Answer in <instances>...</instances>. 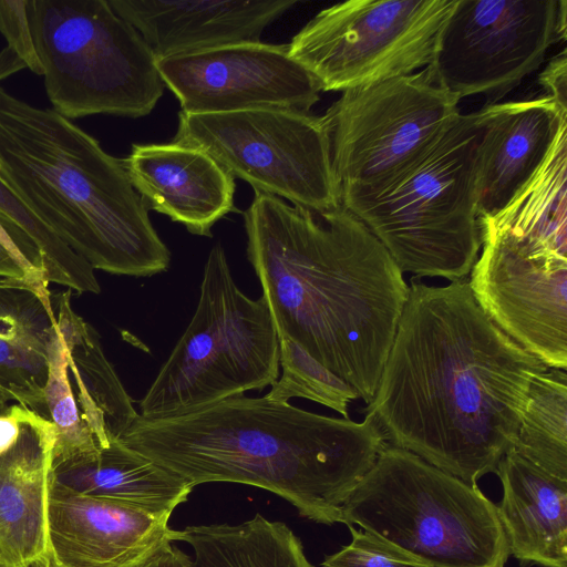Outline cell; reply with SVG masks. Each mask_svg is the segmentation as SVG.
I'll use <instances>...</instances> for the list:
<instances>
[{"label": "cell", "instance_id": "9a60e30c", "mask_svg": "<svg viewBox=\"0 0 567 567\" xmlns=\"http://www.w3.org/2000/svg\"><path fill=\"white\" fill-rule=\"evenodd\" d=\"M167 517L138 506L85 495L49 475V567H141L176 542Z\"/></svg>", "mask_w": 567, "mask_h": 567}, {"label": "cell", "instance_id": "8fae6325", "mask_svg": "<svg viewBox=\"0 0 567 567\" xmlns=\"http://www.w3.org/2000/svg\"><path fill=\"white\" fill-rule=\"evenodd\" d=\"M456 0H350L317 13L288 52L321 92H344L430 65Z\"/></svg>", "mask_w": 567, "mask_h": 567}, {"label": "cell", "instance_id": "2e32d148", "mask_svg": "<svg viewBox=\"0 0 567 567\" xmlns=\"http://www.w3.org/2000/svg\"><path fill=\"white\" fill-rule=\"evenodd\" d=\"M144 39L156 60L230 44L259 42L296 1L109 0Z\"/></svg>", "mask_w": 567, "mask_h": 567}, {"label": "cell", "instance_id": "44dd1931", "mask_svg": "<svg viewBox=\"0 0 567 567\" xmlns=\"http://www.w3.org/2000/svg\"><path fill=\"white\" fill-rule=\"evenodd\" d=\"M503 497L497 513L509 553L522 564L567 567V480L511 449L495 472Z\"/></svg>", "mask_w": 567, "mask_h": 567}, {"label": "cell", "instance_id": "277c9868", "mask_svg": "<svg viewBox=\"0 0 567 567\" xmlns=\"http://www.w3.org/2000/svg\"><path fill=\"white\" fill-rule=\"evenodd\" d=\"M0 179L93 269L150 277L172 254L122 161L53 109L0 86Z\"/></svg>", "mask_w": 567, "mask_h": 567}, {"label": "cell", "instance_id": "f1b7e54d", "mask_svg": "<svg viewBox=\"0 0 567 567\" xmlns=\"http://www.w3.org/2000/svg\"><path fill=\"white\" fill-rule=\"evenodd\" d=\"M28 0H0V32L7 47L0 52V80L25 68L43 75L27 14Z\"/></svg>", "mask_w": 567, "mask_h": 567}, {"label": "cell", "instance_id": "ac0fdd59", "mask_svg": "<svg viewBox=\"0 0 567 567\" xmlns=\"http://www.w3.org/2000/svg\"><path fill=\"white\" fill-rule=\"evenodd\" d=\"M483 133L478 150V215L504 209L546 159L567 109L550 96L491 103L481 109Z\"/></svg>", "mask_w": 567, "mask_h": 567}, {"label": "cell", "instance_id": "4fadbf2b", "mask_svg": "<svg viewBox=\"0 0 567 567\" xmlns=\"http://www.w3.org/2000/svg\"><path fill=\"white\" fill-rule=\"evenodd\" d=\"M468 285L487 317L547 368H567V257L480 226Z\"/></svg>", "mask_w": 567, "mask_h": 567}, {"label": "cell", "instance_id": "836d02e7", "mask_svg": "<svg viewBox=\"0 0 567 567\" xmlns=\"http://www.w3.org/2000/svg\"><path fill=\"white\" fill-rule=\"evenodd\" d=\"M8 403H10L9 401H7L2 395H0V410L6 406Z\"/></svg>", "mask_w": 567, "mask_h": 567}, {"label": "cell", "instance_id": "cb8c5ba5", "mask_svg": "<svg viewBox=\"0 0 567 567\" xmlns=\"http://www.w3.org/2000/svg\"><path fill=\"white\" fill-rule=\"evenodd\" d=\"M478 224L567 257V124L511 203L492 217L478 218Z\"/></svg>", "mask_w": 567, "mask_h": 567}, {"label": "cell", "instance_id": "7c38bea8", "mask_svg": "<svg viewBox=\"0 0 567 567\" xmlns=\"http://www.w3.org/2000/svg\"><path fill=\"white\" fill-rule=\"evenodd\" d=\"M566 27L565 0H456L426 68L460 100L501 97L565 41Z\"/></svg>", "mask_w": 567, "mask_h": 567}, {"label": "cell", "instance_id": "484cf974", "mask_svg": "<svg viewBox=\"0 0 567 567\" xmlns=\"http://www.w3.org/2000/svg\"><path fill=\"white\" fill-rule=\"evenodd\" d=\"M0 229L38 271L76 292L101 291L94 269L42 223L0 179Z\"/></svg>", "mask_w": 567, "mask_h": 567}, {"label": "cell", "instance_id": "ba28073f", "mask_svg": "<svg viewBox=\"0 0 567 567\" xmlns=\"http://www.w3.org/2000/svg\"><path fill=\"white\" fill-rule=\"evenodd\" d=\"M28 21L53 110L66 118L142 117L164 92L142 35L106 0H28Z\"/></svg>", "mask_w": 567, "mask_h": 567}, {"label": "cell", "instance_id": "603a6c76", "mask_svg": "<svg viewBox=\"0 0 567 567\" xmlns=\"http://www.w3.org/2000/svg\"><path fill=\"white\" fill-rule=\"evenodd\" d=\"M49 475L75 492L135 505L167 518L193 491L118 440L92 454L52 461Z\"/></svg>", "mask_w": 567, "mask_h": 567}, {"label": "cell", "instance_id": "e0dca14e", "mask_svg": "<svg viewBox=\"0 0 567 567\" xmlns=\"http://www.w3.org/2000/svg\"><path fill=\"white\" fill-rule=\"evenodd\" d=\"M148 209L197 236L235 209V178L206 153L176 143L133 144L121 159Z\"/></svg>", "mask_w": 567, "mask_h": 567}, {"label": "cell", "instance_id": "d6986e66", "mask_svg": "<svg viewBox=\"0 0 567 567\" xmlns=\"http://www.w3.org/2000/svg\"><path fill=\"white\" fill-rule=\"evenodd\" d=\"M53 423L27 409L16 443L0 455V567L47 560V495Z\"/></svg>", "mask_w": 567, "mask_h": 567}, {"label": "cell", "instance_id": "52a82bcc", "mask_svg": "<svg viewBox=\"0 0 567 567\" xmlns=\"http://www.w3.org/2000/svg\"><path fill=\"white\" fill-rule=\"evenodd\" d=\"M279 378V338L265 297L236 285L223 246L210 249L189 324L140 401L159 419L262 390Z\"/></svg>", "mask_w": 567, "mask_h": 567}, {"label": "cell", "instance_id": "83f0119b", "mask_svg": "<svg viewBox=\"0 0 567 567\" xmlns=\"http://www.w3.org/2000/svg\"><path fill=\"white\" fill-rule=\"evenodd\" d=\"M278 338L282 373L265 396L280 403L302 398L349 417V404L359 399L357 392L295 341L284 336Z\"/></svg>", "mask_w": 567, "mask_h": 567}, {"label": "cell", "instance_id": "d4e9b609", "mask_svg": "<svg viewBox=\"0 0 567 567\" xmlns=\"http://www.w3.org/2000/svg\"><path fill=\"white\" fill-rule=\"evenodd\" d=\"M176 540L193 549L194 567H315L288 525L260 514L236 525L187 526Z\"/></svg>", "mask_w": 567, "mask_h": 567}, {"label": "cell", "instance_id": "5bb4252c", "mask_svg": "<svg viewBox=\"0 0 567 567\" xmlns=\"http://www.w3.org/2000/svg\"><path fill=\"white\" fill-rule=\"evenodd\" d=\"M181 111L216 114L249 110L309 113L320 100L313 76L288 44L245 42L156 60Z\"/></svg>", "mask_w": 567, "mask_h": 567}, {"label": "cell", "instance_id": "30bf717a", "mask_svg": "<svg viewBox=\"0 0 567 567\" xmlns=\"http://www.w3.org/2000/svg\"><path fill=\"white\" fill-rule=\"evenodd\" d=\"M172 142L206 153L257 193L318 213L341 206L322 116L282 110L179 111Z\"/></svg>", "mask_w": 567, "mask_h": 567}, {"label": "cell", "instance_id": "7402d4cb", "mask_svg": "<svg viewBox=\"0 0 567 567\" xmlns=\"http://www.w3.org/2000/svg\"><path fill=\"white\" fill-rule=\"evenodd\" d=\"M64 342L68 377L80 415L102 449L138 417L133 401L106 359L96 330L71 306V290L52 295Z\"/></svg>", "mask_w": 567, "mask_h": 567}, {"label": "cell", "instance_id": "6da1fadb", "mask_svg": "<svg viewBox=\"0 0 567 567\" xmlns=\"http://www.w3.org/2000/svg\"><path fill=\"white\" fill-rule=\"evenodd\" d=\"M547 369L487 317L468 280L412 278L365 411L390 445L476 486L513 449L530 385Z\"/></svg>", "mask_w": 567, "mask_h": 567}, {"label": "cell", "instance_id": "ffe728a7", "mask_svg": "<svg viewBox=\"0 0 567 567\" xmlns=\"http://www.w3.org/2000/svg\"><path fill=\"white\" fill-rule=\"evenodd\" d=\"M49 281L0 277V395L48 419L44 390L58 328Z\"/></svg>", "mask_w": 567, "mask_h": 567}, {"label": "cell", "instance_id": "3957f363", "mask_svg": "<svg viewBox=\"0 0 567 567\" xmlns=\"http://www.w3.org/2000/svg\"><path fill=\"white\" fill-rule=\"evenodd\" d=\"M118 441L193 488L251 485L328 525L343 523L346 501L388 444L370 414L355 422L244 394L184 414L138 415Z\"/></svg>", "mask_w": 567, "mask_h": 567}, {"label": "cell", "instance_id": "9c48e42d", "mask_svg": "<svg viewBox=\"0 0 567 567\" xmlns=\"http://www.w3.org/2000/svg\"><path fill=\"white\" fill-rule=\"evenodd\" d=\"M458 102L427 68L342 92L322 115L341 205L398 179L447 130Z\"/></svg>", "mask_w": 567, "mask_h": 567}, {"label": "cell", "instance_id": "7a4b0ae2", "mask_svg": "<svg viewBox=\"0 0 567 567\" xmlns=\"http://www.w3.org/2000/svg\"><path fill=\"white\" fill-rule=\"evenodd\" d=\"M243 217L278 336L370 404L409 295L388 250L342 206L318 213L255 192Z\"/></svg>", "mask_w": 567, "mask_h": 567}, {"label": "cell", "instance_id": "4dcf8cb0", "mask_svg": "<svg viewBox=\"0 0 567 567\" xmlns=\"http://www.w3.org/2000/svg\"><path fill=\"white\" fill-rule=\"evenodd\" d=\"M539 84L560 107L567 109V58L564 49L539 75Z\"/></svg>", "mask_w": 567, "mask_h": 567}, {"label": "cell", "instance_id": "8992f818", "mask_svg": "<svg viewBox=\"0 0 567 567\" xmlns=\"http://www.w3.org/2000/svg\"><path fill=\"white\" fill-rule=\"evenodd\" d=\"M359 525L431 567H504L509 556L497 506L481 489L386 444L343 505Z\"/></svg>", "mask_w": 567, "mask_h": 567}, {"label": "cell", "instance_id": "1f68e13d", "mask_svg": "<svg viewBox=\"0 0 567 567\" xmlns=\"http://www.w3.org/2000/svg\"><path fill=\"white\" fill-rule=\"evenodd\" d=\"M0 277L40 278L45 277L34 269L19 251L0 235ZM48 280V279H47Z\"/></svg>", "mask_w": 567, "mask_h": 567}, {"label": "cell", "instance_id": "e575fe53", "mask_svg": "<svg viewBox=\"0 0 567 567\" xmlns=\"http://www.w3.org/2000/svg\"><path fill=\"white\" fill-rule=\"evenodd\" d=\"M31 567H49V564H48V561L45 560V561H43V563H40V564L34 565V566H31Z\"/></svg>", "mask_w": 567, "mask_h": 567}, {"label": "cell", "instance_id": "5b68a950", "mask_svg": "<svg viewBox=\"0 0 567 567\" xmlns=\"http://www.w3.org/2000/svg\"><path fill=\"white\" fill-rule=\"evenodd\" d=\"M481 110L458 114L440 138L377 195L341 205L413 278L465 279L481 249Z\"/></svg>", "mask_w": 567, "mask_h": 567}, {"label": "cell", "instance_id": "f546056e", "mask_svg": "<svg viewBox=\"0 0 567 567\" xmlns=\"http://www.w3.org/2000/svg\"><path fill=\"white\" fill-rule=\"evenodd\" d=\"M348 527L352 536L350 544L327 556L322 567H431L371 532Z\"/></svg>", "mask_w": 567, "mask_h": 567}, {"label": "cell", "instance_id": "d6a6232c", "mask_svg": "<svg viewBox=\"0 0 567 567\" xmlns=\"http://www.w3.org/2000/svg\"><path fill=\"white\" fill-rule=\"evenodd\" d=\"M141 567H194V565L186 553L181 550L174 542H169Z\"/></svg>", "mask_w": 567, "mask_h": 567}, {"label": "cell", "instance_id": "4316f807", "mask_svg": "<svg viewBox=\"0 0 567 567\" xmlns=\"http://www.w3.org/2000/svg\"><path fill=\"white\" fill-rule=\"evenodd\" d=\"M513 449L567 480V373L548 368L532 383Z\"/></svg>", "mask_w": 567, "mask_h": 567}]
</instances>
